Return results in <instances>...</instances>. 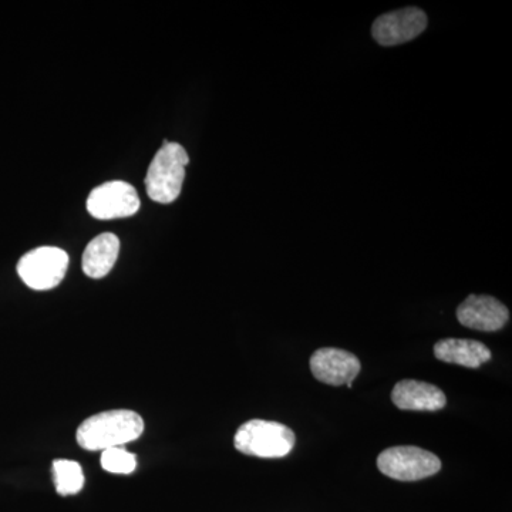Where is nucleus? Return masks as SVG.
Returning <instances> with one entry per match:
<instances>
[{"instance_id":"f257e3e1","label":"nucleus","mask_w":512,"mask_h":512,"mask_svg":"<svg viewBox=\"0 0 512 512\" xmlns=\"http://www.w3.org/2000/svg\"><path fill=\"white\" fill-rule=\"evenodd\" d=\"M143 417L131 410H110L94 414L77 429L79 446L89 451L123 447L143 434Z\"/></svg>"},{"instance_id":"f03ea898","label":"nucleus","mask_w":512,"mask_h":512,"mask_svg":"<svg viewBox=\"0 0 512 512\" xmlns=\"http://www.w3.org/2000/svg\"><path fill=\"white\" fill-rule=\"evenodd\" d=\"M190 163L187 151L178 143L165 140L148 167L146 190L151 200L171 204L180 197L185 167Z\"/></svg>"},{"instance_id":"7ed1b4c3","label":"nucleus","mask_w":512,"mask_h":512,"mask_svg":"<svg viewBox=\"0 0 512 512\" xmlns=\"http://www.w3.org/2000/svg\"><path fill=\"white\" fill-rule=\"evenodd\" d=\"M295 433L278 421L249 420L239 427L234 444L239 453L259 458H282L295 446Z\"/></svg>"},{"instance_id":"20e7f679","label":"nucleus","mask_w":512,"mask_h":512,"mask_svg":"<svg viewBox=\"0 0 512 512\" xmlns=\"http://www.w3.org/2000/svg\"><path fill=\"white\" fill-rule=\"evenodd\" d=\"M380 473L397 481H419L441 470L440 458L420 447H390L377 457Z\"/></svg>"},{"instance_id":"39448f33","label":"nucleus","mask_w":512,"mask_h":512,"mask_svg":"<svg viewBox=\"0 0 512 512\" xmlns=\"http://www.w3.org/2000/svg\"><path fill=\"white\" fill-rule=\"evenodd\" d=\"M69 266V255L63 249L42 247L23 255L18 274L29 288L49 291L63 281Z\"/></svg>"},{"instance_id":"423d86ee","label":"nucleus","mask_w":512,"mask_h":512,"mask_svg":"<svg viewBox=\"0 0 512 512\" xmlns=\"http://www.w3.org/2000/svg\"><path fill=\"white\" fill-rule=\"evenodd\" d=\"M140 205L136 188L124 181L101 184L87 198V211L97 220L131 217Z\"/></svg>"},{"instance_id":"0eeeda50","label":"nucleus","mask_w":512,"mask_h":512,"mask_svg":"<svg viewBox=\"0 0 512 512\" xmlns=\"http://www.w3.org/2000/svg\"><path fill=\"white\" fill-rule=\"evenodd\" d=\"M427 15L419 8H404L379 16L372 35L380 46H399L416 39L427 28Z\"/></svg>"},{"instance_id":"6e6552de","label":"nucleus","mask_w":512,"mask_h":512,"mask_svg":"<svg viewBox=\"0 0 512 512\" xmlns=\"http://www.w3.org/2000/svg\"><path fill=\"white\" fill-rule=\"evenodd\" d=\"M362 365L353 353L336 348H322L316 350L311 357L312 375L319 382L330 386L348 384L353 387V380L360 373Z\"/></svg>"},{"instance_id":"1a4fd4ad","label":"nucleus","mask_w":512,"mask_h":512,"mask_svg":"<svg viewBox=\"0 0 512 512\" xmlns=\"http://www.w3.org/2000/svg\"><path fill=\"white\" fill-rule=\"evenodd\" d=\"M457 319L468 329L495 332L507 325L510 311L493 296L470 295L458 306Z\"/></svg>"},{"instance_id":"9d476101","label":"nucleus","mask_w":512,"mask_h":512,"mask_svg":"<svg viewBox=\"0 0 512 512\" xmlns=\"http://www.w3.org/2000/svg\"><path fill=\"white\" fill-rule=\"evenodd\" d=\"M394 406L400 410L437 412L446 407V394L434 384L419 380H402L392 392Z\"/></svg>"},{"instance_id":"9b49d317","label":"nucleus","mask_w":512,"mask_h":512,"mask_svg":"<svg viewBox=\"0 0 512 512\" xmlns=\"http://www.w3.org/2000/svg\"><path fill=\"white\" fill-rule=\"evenodd\" d=\"M434 356L444 363L478 369L491 359V352L484 343L477 340L448 338L436 343Z\"/></svg>"},{"instance_id":"f8f14e48","label":"nucleus","mask_w":512,"mask_h":512,"mask_svg":"<svg viewBox=\"0 0 512 512\" xmlns=\"http://www.w3.org/2000/svg\"><path fill=\"white\" fill-rule=\"evenodd\" d=\"M120 239L111 232H104L90 241L83 252L84 274L93 279L104 278L119 258Z\"/></svg>"},{"instance_id":"ddd939ff","label":"nucleus","mask_w":512,"mask_h":512,"mask_svg":"<svg viewBox=\"0 0 512 512\" xmlns=\"http://www.w3.org/2000/svg\"><path fill=\"white\" fill-rule=\"evenodd\" d=\"M53 480L57 494L74 495L82 491L84 485L83 468L72 460L53 461Z\"/></svg>"},{"instance_id":"4468645a","label":"nucleus","mask_w":512,"mask_h":512,"mask_svg":"<svg viewBox=\"0 0 512 512\" xmlns=\"http://www.w3.org/2000/svg\"><path fill=\"white\" fill-rule=\"evenodd\" d=\"M101 467L113 474H131L137 468V457L123 447L109 448L101 453Z\"/></svg>"}]
</instances>
